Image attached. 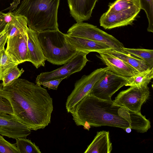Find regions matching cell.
Listing matches in <instances>:
<instances>
[{
	"label": "cell",
	"mask_w": 153,
	"mask_h": 153,
	"mask_svg": "<svg viewBox=\"0 0 153 153\" xmlns=\"http://www.w3.org/2000/svg\"><path fill=\"white\" fill-rule=\"evenodd\" d=\"M19 64L16 58L3 48L0 52V81L9 71Z\"/></svg>",
	"instance_id": "44dd1931"
},
{
	"label": "cell",
	"mask_w": 153,
	"mask_h": 153,
	"mask_svg": "<svg viewBox=\"0 0 153 153\" xmlns=\"http://www.w3.org/2000/svg\"><path fill=\"white\" fill-rule=\"evenodd\" d=\"M63 79L52 80L48 81L42 82L39 85H42L44 88H47L49 89L56 90L58 87Z\"/></svg>",
	"instance_id": "f546056e"
},
{
	"label": "cell",
	"mask_w": 153,
	"mask_h": 153,
	"mask_svg": "<svg viewBox=\"0 0 153 153\" xmlns=\"http://www.w3.org/2000/svg\"><path fill=\"white\" fill-rule=\"evenodd\" d=\"M107 11L115 12L140 7L138 0H116L108 5Z\"/></svg>",
	"instance_id": "cb8c5ba5"
},
{
	"label": "cell",
	"mask_w": 153,
	"mask_h": 153,
	"mask_svg": "<svg viewBox=\"0 0 153 153\" xmlns=\"http://www.w3.org/2000/svg\"><path fill=\"white\" fill-rule=\"evenodd\" d=\"M8 23L6 24L4 29L0 33V52L4 48L8 38L7 28Z\"/></svg>",
	"instance_id": "4dcf8cb0"
},
{
	"label": "cell",
	"mask_w": 153,
	"mask_h": 153,
	"mask_svg": "<svg viewBox=\"0 0 153 153\" xmlns=\"http://www.w3.org/2000/svg\"><path fill=\"white\" fill-rule=\"evenodd\" d=\"M65 38L67 42L76 51L87 54L91 52L98 53L112 49L104 43L68 34H65Z\"/></svg>",
	"instance_id": "5bb4252c"
},
{
	"label": "cell",
	"mask_w": 153,
	"mask_h": 153,
	"mask_svg": "<svg viewBox=\"0 0 153 153\" xmlns=\"http://www.w3.org/2000/svg\"><path fill=\"white\" fill-rule=\"evenodd\" d=\"M0 153H19L16 143H11L0 135Z\"/></svg>",
	"instance_id": "f1b7e54d"
},
{
	"label": "cell",
	"mask_w": 153,
	"mask_h": 153,
	"mask_svg": "<svg viewBox=\"0 0 153 153\" xmlns=\"http://www.w3.org/2000/svg\"><path fill=\"white\" fill-rule=\"evenodd\" d=\"M5 51L16 58L20 64L30 62L27 47V31L8 37Z\"/></svg>",
	"instance_id": "4fadbf2b"
},
{
	"label": "cell",
	"mask_w": 153,
	"mask_h": 153,
	"mask_svg": "<svg viewBox=\"0 0 153 153\" xmlns=\"http://www.w3.org/2000/svg\"><path fill=\"white\" fill-rule=\"evenodd\" d=\"M98 0H67L70 13L76 22L88 20Z\"/></svg>",
	"instance_id": "9a60e30c"
},
{
	"label": "cell",
	"mask_w": 153,
	"mask_h": 153,
	"mask_svg": "<svg viewBox=\"0 0 153 153\" xmlns=\"http://www.w3.org/2000/svg\"><path fill=\"white\" fill-rule=\"evenodd\" d=\"M120 107L112 100L100 99L88 94L78 102L71 114L77 126H83L88 130L90 126H102L125 130L130 127V124L119 114Z\"/></svg>",
	"instance_id": "7a4b0ae2"
},
{
	"label": "cell",
	"mask_w": 153,
	"mask_h": 153,
	"mask_svg": "<svg viewBox=\"0 0 153 153\" xmlns=\"http://www.w3.org/2000/svg\"><path fill=\"white\" fill-rule=\"evenodd\" d=\"M27 33L30 62L36 68L40 66L44 67L46 60L39 40L37 32L28 27Z\"/></svg>",
	"instance_id": "2e32d148"
},
{
	"label": "cell",
	"mask_w": 153,
	"mask_h": 153,
	"mask_svg": "<svg viewBox=\"0 0 153 153\" xmlns=\"http://www.w3.org/2000/svg\"><path fill=\"white\" fill-rule=\"evenodd\" d=\"M150 91L147 86L130 87L120 91L113 100L117 105L134 112H141L142 105L148 99Z\"/></svg>",
	"instance_id": "9c48e42d"
},
{
	"label": "cell",
	"mask_w": 153,
	"mask_h": 153,
	"mask_svg": "<svg viewBox=\"0 0 153 153\" xmlns=\"http://www.w3.org/2000/svg\"><path fill=\"white\" fill-rule=\"evenodd\" d=\"M46 60L55 65L68 63L78 52L67 42L59 29L37 32Z\"/></svg>",
	"instance_id": "277c9868"
},
{
	"label": "cell",
	"mask_w": 153,
	"mask_h": 153,
	"mask_svg": "<svg viewBox=\"0 0 153 153\" xmlns=\"http://www.w3.org/2000/svg\"><path fill=\"white\" fill-rule=\"evenodd\" d=\"M108 69L107 67L97 69L88 75H83L76 81L74 88L66 102L68 113L71 114L73 111L78 102L88 93L95 83Z\"/></svg>",
	"instance_id": "8992f818"
},
{
	"label": "cell",
	"mask_w": 153,
	"mask_h": 153,
	"mask_svg": "<svg viewBox=\"0 0 153 153\" xmlns=\"http://www.w3.org/2000/svg\"><path fill=\"white\" fill-rule=\"evenodd\" d=\"M105 51L123 60L139 72L151 69L145 61L122 50L110 49Z\"/></svg>",
	"instance_id": "d6986e66"
},
{
	"label": "cell",
	"mask_w": 153,
	"mask_h": 153,
	"mask_svg": "<svg viewBox=\"0 0 153 153\" xmlns=\"http://www.w3.org/2000/svg\"><path fill=\"white\" fill-rule=\"evenodd\" d=\"M60 0H21L13 11L24 16L28 27L36 32L58 29Z\"/></svg>",
	"instance_id": "3957f363"
},
{
	"label": "cell",
	"mask_w": 153,
	"mask_h": 153,
	"mask_svg": "<svg viewBox=\"0 0 153 153\" xmlns=\"http://www.w3.org/2000/svg\"><path fill=\"white\" fill-rule=\"evenodd\" d=\"M6 24L4 20V13L0 12V33L4 29Z\"/></svg>",
	"instance_id": "d6a6232c"
},
{
	"label": "cell",
	"mask_w": 153,
	"mask_h": 153,
	"mask_svg": "<svg viewBox=\"0 0 153 153\" xmlns=\"http://www.w3.org/2000/svg\"><path fill=\"white\" fill-rule=\"evenodd\" d=\"M128 78L118 75L108 69L95 83L88 94L100 99L112 100L113 95L125 85Z\"/></svg>",
	"instance_id": "ba28073f"
},
{
	"label": "cell",
	"mask_w": 153,
	"mask_h": 153,
	"mask_svg": "<svg viewBox=\"0 0 153 153\" xmlns=\"http://www.w3.org/2000/svg\"><path fill=\"white\" fill-rule=\"evenodd\" d=\"M21 0H13L12 2L10 4V6L5 9L6 10H9V12L13 11L15 10L20 3Z\"/></svg>",
	"instance_id": "1f68e13d"
},
{
	"label": "cell",
	"mask_w": 153,
	"mask_h": 153,
	"mask_svg": "<svg viewBox=\"0 0 153 153\" xmlns=\"http://www.w3.org/2000/svg\"><path fill=\"white\" fill-rule=\"evenodd\" d=\"M153 78V68L139 72L129 78L125 85L130 87L146 86Z\"/></svg>",
	"instance_id": "7402d4cb"
},
{
	"label": "cell",
	"mask_w": 153,
	"mask_h": 153,
	"mask_svg": "<svg viewBox=\"0 0 153 153\" xmlns=\"http://www.w3.org/2000/svg\"><path fill=\"white\" fill-rule=\"evenodd\" d=\"M3 88L11 104L13 115L31 130L43 129L50 123L53 99L46 89L20 78Z\"/></svg>",
	"instance_id": "6da1fadb"
},
{
	"label": "cell",
	"mask_w": 153,
	"mask_h": 153,
	"mask_svg": "<svg viewBox=\"0 0 153 153\" xmlns=\"http://www.w3.org/2000/svg\"><path fill=\"white\" fill-rule=\"evenodd\" d=\"M96 55L109 70L121 76L129 78L139 72L112 54L105 51L97 53Z\"/></svg>",
	"instance_id": "7c38bea8"
},
{
	"label": "cell",
	"mask_w": 153,
	"mask_h": 153,
	"mask_svg": "<svg viewBox=\"0 0 153 153\" xmlns=\"http://www.w3.org/2000/svg\"><path fill=\"white\" fill-rule=\"evenodd\" d=\"M125 130L128 133H130L131 131V129L129 127L126 128Z\"/></svg>",
	"instance_id": "e575fe53"
},
{
	"label": "cell",
	"mask_w": 153,
	"mask_h": 153,
	"mask_svg": "<svg viewBox=\"0 0 153 153\" xmlns=\"http://www.w3.org/2000/svg\"><path fill=\"white\" fill-rule=\"evenodd\" d=\"M0 112L12 115L13 114L10 103L3 88H0Z\"/></svg>",
	"instance_id": "83f0119b"
},
{
	"label": "cell",
	"mask_w": 153,
	"mask_h": 153,
	"mask_svg": "<svg viewBox=\"0 0 153 153\" xmlns=\"http://www.w3.org/2000/svg\"><path fill=\"white\" fill-rule=\"evenodd\" d=\"M16 145L19 153H41L39 147L35 143L25 137L16 139Z\"/></svg>",
	"instance_id": "d4e9b609"
},
{
	"label": "cell",
	"mask_w": 153,
	"mask_h": 153,
	"mask_svg": "<svg viewBox=\"0 0 153 153\" xmlns=\"http://www.w3.org/2000/svg\"><path fill=\"white\" fill-rule=\"evenodd\" d=\"M112 145L108 131H98L84 153H110Z\"/></svg>",
	"instance_id": "ac0fdd59"
},
{
	"label": "cell",
	"mask_w": 153,
	"mask_h": 153,
	"mask_svg": "<svg viewBox=\"0 0 153 153\" xmlns=\"http://www.w3.org/2000/svg\"><path fill=\"white\" fill-rule=\"evenodd\" d=\"M141 10H143L148 21L149 32H153V0H138Z\"/></svg>",
	"instance_id": "484cf974"
},
{
	"label": "cell",
	"mask_w": 153,
	"mask_h": 153,
	"mask_svg": "<svg viewBox=\"0 0 153 153\" xmlns=\"http://www.w3.org/2000/svg\"><path fill=\"white\" fill-rule=\"evenodd\" d=\"M140 10L139 7L118 12L107 11L100 17V26L105 29H111L131 25Z\"/></svg>",
	"instance_id": "30bf717a"
},
{
	"label": "cell",
	"mask_w": 153,
	"mask_h": 153,
	"mask_svg": "<svg viewBox=\"0 0 153 153\" xmlns=\"http://www.w3.org/2000/svg\"><path fill=\"white\" fill-rule=\"evenodd\" d=\"M67 33L70 35L104 43L112 49L122 50L124 47L122 43L112 35L87 23L76 22L69 29Z\"/></svg>",
	"instance_id": "5b68a950"
},
{
	"label": "cell",
	"mask_w": 153,
	"mask_h": 153,
	"mask_svg": "<svg viewBox=\"0 0 153 153\" xmlns=\"http://www.w3.org/2000/svg\"><path fill=\"white\" fill-rule=\"evenodd\" d=\"M11 13L12 19L8 23V37L26 32L28 28L26 18L24 16L16 13L13 11L11 12Z\"/></svg>",
	"instance_id": "ffe728a7"
},
{
	"label": "cell",
	"mask_w": 153,
	"mask_h": 153,
	"mask_svg": "<svg viewBox=\"0 0 153 153\" xmlns=\"http://www.w3.org/2000/svg\"><path fill=\"white\" fill-rule=\"evenodd\" d=\"M24 70L22 68L20 69L18 65L15 66L9 71L4 76L2 80L3 87L6 86L21 76Z\"/></svg>",
	"instance_id": "4316f807"
},
{
	"label": "cell",
	"mask_w": 153,
	"mask_h": 153,
	"mask_svg": "<svg viewBox=\"0 0 153 153\" xmlns=\"http://www.w3.org/2000/svg\"><path fill=\"white\" fill-rule=\"evenodd\" d=\"M31 130L20 122L13 115L0 112V134L15 139L26 137Z\"/></svg>",
	"instance_id": "8fae6325"
},
{
	"label": "cell",
	"mask_w": 153,
	"mask_h": 153,
	"mask_svg": "<svg viewBox=\"0 0 153 153\" xmlns=\"http://www.w3.org/2000/svg\"><path fill=\"white\" fill-rule=\"evenodd\" d=\"M118 113L120 116L128 122L129 127L138 132H146L151 128L150 121L141 112H134L121 107Z\"/></svg>",
	"instance_id": "e0dca14e"
},
{
	"label": "cell",
	"mask_w": 153,
	"mask_h": 153,
	"mask_svg": "<svg viewBox=\"0 0 153 153\" xmlns=\"http://www.w3.org/2000/svg\"><path fill=\"white\" fill-rule=\"evenodd\" d=\"M12 17L11 12L7 13H4V20L6 23H9L12 20Z\"/></svg>",
	"instance_id": "836d02e7"
},
{
	"label": "cell",
	"mask_w": 153,
	"mask_h": 153,
	"mask_svg": "<svg viewBox=\"0 0 153 153\" xmlns=\"http://www.w3.org/2000/svg\"><path fill=\"white\" fill-rule=\"evenodd\" d=\"M122 50L144 61L150 68H153V50L123 48Z\"/></svg>",
	"instance_id": "603a6c76"
},
{
	"label": "cell",
	"mask_w": 153,
	"mask_h": 153,
	"mask_svg": "<svg viewBox=\"0 0 153 153\" xmlns=\"http://www.w3.org/2000/svg\"><path fill=\"white\" fill-rule=\"evenodd\" d=\"M88 54L79 51L67 63L62 66L51 71L42 72L36 78V83H40L52 80L68 78L72 74L80 71L89 61Z\"/></svg>",
	"instance_id": "52a82bcc"
}]
</instances>
